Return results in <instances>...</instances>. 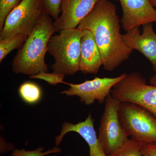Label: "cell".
Returning <instances> with one entry per match:
<instances>
[{"label":"cell","instance_id":"obj_1","mask_svg":"<svg viewBox=\"0 0 156 156\" xmlns=\"http://www.w3.org/2000/svg\"><path fill=\"white\" fill-rule=\"evenodd\" d=\"M115 5L109 0H99L92 11L78 25L94 35L100 51L103 66L112 71L128 59L133 50L123 41Z\"/></svg>","mask_w":156,"mask_h":156},{"label":"cell","instance_id":"obj_2","mask_svg":"<svg viewBox=\"0 0 156 156\" xmlns=\"http://www.w3.org/2000/svg\"><path fill=\"white\" fill-rule=\"evenodd\" d=\"M54 33L52 17L44 12L13 58L11 63L13 71L30 76L41 72H48L45 56L48 52V42Z\"/></svg>","mask_w":156,"mask_h":156},{"label":"cell","instance_id":"obj_3","mask_svg":"<svg viewBox=\"0 0 156 156\" xmlns=\"http://www.w3.org/2000/svg\"><path fill=\"white\" fill-rule=\"evenodd\" d=\"M82 33L77 27L66 29L50 37L48 49L55 61L51 66L53 72L71 76L80 71Z\"/></svg>","mask_w":156,"mask_h":156},{"label":"cell","instance_id":"obj_4","mask_svg":"<svg viewBox=\"0 0 156 156\" xmlns=\"http://www.w3.org/2000/svg\"><path fill=\"white\" fill-rule=\"evenodd\" d=\"M118 115L128 137L143 144L156 143V118L151 112L136 104L121 102Z\"/></svg>","mask_w":156,"mask_h":156},{"label":"cell","instance_id":"obj_5","mask_svg":"<svg viewBox=\"0 0 156 156\" xmlns=\"http://www.w3.org/2000/svg\"><path fill=\"white\" fill-rule=\"evenodd\" d=\"M111 94L121 102H131L142 106L156 118V86L147 85L141 73L126 74L113 87Z\"/></svg>","mask_w":156,"mask_h":156},{"label":"cell","instance_id":"obj_6","mask_svg":"<svg viewBox=\"0 0 156 156\" xmlns=\"http://www.w3.org/2000/svg\"><path fill=\"white\" fill-rule=\"evenodd\" d=\"M120 102L110 94L106 98L101 118L98 137L107 156L114 154L129 138L119 120Z\"/></svg>","mask_w":156,"mask_h":156},{"label":"cell","instance_id":"obj_7","mask_svg":"<svg viewBox=\"0 0 156 156\" xmlns=\"http://www.w3.org/2000/svg\"><path fill=\"white\" fill-rule=\"evenodd\" d=\"M44 12L42 0H22L7 16L0 31V40L17 34L29 35Z\"/></svg>","mask_w":156,"mask_h":156},{"label":"cell","instance_id":"obj_8","mask_svg":"<svg viewBox=\"0 0 156 156\" xmlns=\"http://www.w3.org/2000/svg\"><path fill=\"white\" fill-rule=\"evenodd\" d=\"M126 74L123 73L115 78L95 77L80 84L66 83L70 87L61 93L67 96H78L80 97V101L87 105L93 104L95 100L99 104H102L111 94L113 87L122 80Z\"/></svg>","mask_w":156,"mask_h":156},{"label":"cell","instance_id":"obj_9","mask_svg":"<svg viewBox=\"0 0 156 156\" xmlns=\"http://www.w3.org/2000/svg\"><path fill=\"white\" fill-rule=\"evenodd\" d=\"M99 0H62L61 15L53 23L54 32L76 28L92 11Z\"/></svg>","mask_w":156,"mask_h":156},{"label":"cell","instance_id":"obj_10","mask_svg":"<svg viewBox=\"0 0 156 156\" xmlns=\"http://www.w3.org/2000/svg\"><path fill=\"white\" fill-rule=\"evenodd\" d=\"M140 26H136L122 34L123 41L128 48L139 51L145 56L152 65L156 73V34L153 23L143 25V33L140 34Z\"/></svg>","mask_w":156,"mask_h":156},{"label":"cell","instance_id":"obj_11","mask_svg":"<svg viewBox=\"0 0 156 156\" xmlns=\"http://www.w3.org/2000/svg\"><path fill=\"white\" fill-rule=\"evenodd\" d=\"M112 1L121 3L123 12L121 22L126 32L136 26L156 22V10L149 0Z\"/></svg>","mask_w":156,"mask_h":156},{"label":"cell","instance_id":"obj_12","mask_svg":"<svg viewBox=\"0 0 156 156\" xmlns=\"http://www.w3.org/2000/svg\"><path fill=\"white\" fill-rule=\"evenodd\" d=\"M94 120L89 114L85 121L77 124L65 122L62 126L60 134L55 138L56 146L59 145L65 135L70 132L77 133L89 146L90 156H107L99 142L94 126ZM66 156H75L67 155Z\"/></svg>","mask_w":156,"mask_h":156},{"label":"cell","instance_id":"obj_13","mask_svg":"<svg viewBox=\"0 0 156 156\" xmlns=\"http://www.w3.org/2000/svg\"><path fill=\"white\" fill-rule=\"evenodd\" d=\"M103 65L102 58L91 31L83 30L81 39L80 70L84 74H97Z\"/></svg>","mask_w":156,"mask_h":156},{"label":"cell","instance_id":"obj_14","mask_svg":"<svg viewBox=\"0 0 156 156\" xmlns=\"http://www.w3.org/2000/svg\"><path fill=\"white\" fill-rule=\"evenodd\" d=\"M18 93L24 102L30 105L38 103L41 99L43 94L41 87L30 81L24 82L20 85Z\"/></svg>","mask_w":156,"mask_h":156},{"label":"cell","instance_id":"obj_15","mask_svg":"<svg viewBox=\"0 0 156 156\" xmlns=\"http://www.w3.org/2000/svg\"><path fill=\"white\" fill-rule=\"evenodd\" d=\"M29 36L17 34L7 38L0 40V62L11 51L20 49L25 43Z\"/></svg>","mask_w":156,"mask_h":156},{"label":"cell","instance_id":"obj_16","mask_svg":"<svg viewBox=\"0 0 156 156\" xmlns=\"http://www.w3.org/2000/svg\"><path fill=\"white\" fill-rule=\"evenodd\" d=\"M143 144L128 138L121 148L112 156H143L141 152Z\"/></svg>","mask_w":156,"mask_h":156},{"label":"cell","instance_id":"obj_17","mask_svg":"<svg viewBox=\"0 0 156 156\" xmlns=\"http://www.w3.org/2000/svg\"><path fill=\"white\" fill-rule=\"evenodd\" d=\"M43 147H40L33 151H27L24 149H15L11 154V156H44L49 154L58 153L62 151L61 149L55 146L52 149H50L47 151L43 152L44 150Z\"/></svg>","mask_w":156,"mask_h":156},{"label":"cell","instance_id":"obj_18","mask_svg":"<svg viewBox=\"0 0 156 156\" xmlns=\"http://www.w3.org/2000/svg\"><path fill=\"white\" fill-rule=\"evenodd\" d=\"M65 76L64 75L55 72L48 73L42 71L34 75L30 76V78L43 80L50 85H56L58 83L66 84L63 81Z\"/></svg>","mask_w":156,"mask_h":156},{"label":"cell","instance_id":"obj_19","mask_svg":"<svg viewBox=\"0 0 156 156\" xmlns=\"http://www.w3.org/2000/svg\"><path fill=\"white\" fill-rule=\"evenodd\" d=\"M22 0H0V31L2 29L5 20L10 12Z\"/></svg>","mask_w":156,"mask_h":156},{"label":"cell","instance_id":"obj_20","mask_svg":"<svg viewBox=\"0 0 156 156\" xmlns=\"http://www.w3.org/2000/svg\"><path fill=\"white\" fill-rule=\"evenodd\" d=\"M44 10L55 20L59 17L62 0H42Z\"/></svg>","mask_w":156,"mask_h":156},{"label":"cell","instance_id":"obj_21","mask_svg":"<svg viewBox=\"0 0 156 156\" xmlns=\"http://www.w3.org/2000/svg\"><path fill=\"white\" fill-rule=\"evenodd\" d=\"M141 152L143 156H156V143L143 144Z\"/></svg>","mask_w":156,"mask_h":156},{"label":"cell","instance_id":"obj_22","mask_svg":"<svg viewBox=\"0 0 156 156\" xmlns=\"http://www.w3.org/2000/svg\"><path fill=\"white\" fill-rule=\"evenodd\" d=\"M15 150L14 145L11 143H8L5 139L1 136L0 139V152L1 154H5L11 151Z\"/></svg>","mask_w":156,"mask_h":156},{"label":"cell","instance_id":"obj_23","mask_svg":"<svg viewBox=\"0 0 156 156\" xmlns=\"http://www.w3.org/2000/svg\"><path fill=\"white\" fill-rule=\"evenodd\" d=\"M150 84L152 86H156V73L151 77L150 80Z\"/></svg>","mask_w":156,"mask_h":156},{"label":"cell","instance_id":"obj_24","mask_svg":"<svg viewBox=\"0 0 156 156\" xmlns=\"http://www.w3.org/2000/svg\"><path fill=\"white\" fill-rule=\"evenodd\" d=\"M151 4L154 7H156V0H149Z\"/></svg>","mask_w":156,"mask_h":156}]
</instances>
